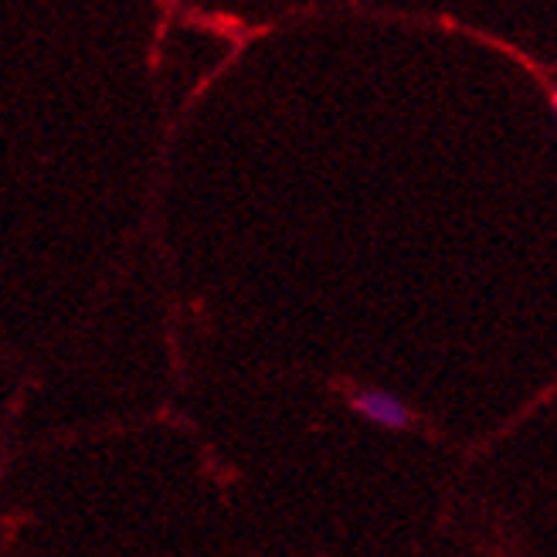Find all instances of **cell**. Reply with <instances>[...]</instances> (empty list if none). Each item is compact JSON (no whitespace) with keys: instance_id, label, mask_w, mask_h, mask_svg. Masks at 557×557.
<instances>
[{"instance_id":"cell-1","label":"cell","mask_w":557,"mask_h":557,"mask_svg":"<svg viewBox=\"0 0 557 557\" xmlns=\"http://www.w3.org/2000/svg\"><path fill=\"white\" fill-rule=\"evenodd\" d=\"M350 408L364 418L371 425H381V429H408L411 425V411L405 401H398L395 395L387 392H377V387H360V392L350 395Z\"/></svg>"},{"instance_id":"cell-2","label":"cell","mask_w":557,"mask_h":557,"mask_svg":"<svg viewBox=\"0 0 557 557\" xmlns=\"http://www.w3.org/2000/svg\"><path fill=\"white\" fill-rule=\"evenodd\" d=\"M554 109H557V86H554Z\"/></svg>"}]
</instances>
